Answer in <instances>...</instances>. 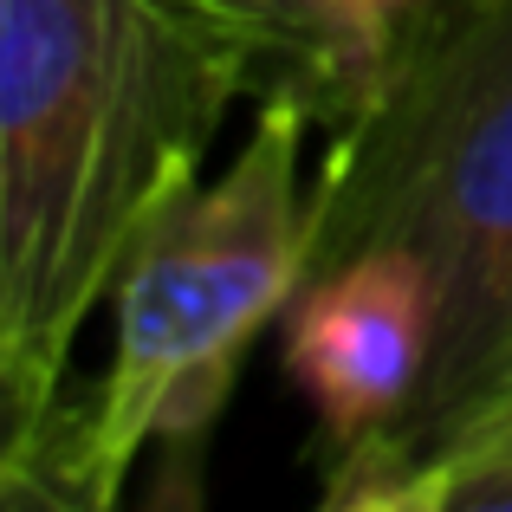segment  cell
I'll list each match as a JSON object with an SVG mask.
<instances>
[{
    "mask_svg": "<svg viewBox=\"0 0 512 512\" xmlns=\"http://www.w3.org/2000/svg\"><path fill=\"white\" fill-rule=\"evenodd\" d=\"M318 104L273 85L247 143L214 182H195L143 227L117 279V357L91 409H78V454L117 500L130 461L188 441L221 415L266 318L292 305L312 253L305 130Z\"/></svg>",
    "mask_w": 512,
    "mask_h": 512,
    "instance_id": "3957f363",
    "label": "cell"
},
{
    "mask_svg": "<svg viewBox=\"0 0 512 512\" xmlns=\"http://www.w3.org/2000/svg\"><path fill=\"white\" fill-rule=\"evenodd\" d=\"M0 512H117V500L91 480L78 454L72 409L0 441Z\"/></svg>",
    "mask_w": 512,
    "mask_h": 512,
    "instance_id": "5b68a950",
    "label": "cell"
},
{
    "mask_svg": "<svg viewBox=\"0 0 512 512\" xmlns=\"http://www.w3.org/2000/svg\"><path fill=\"white\" fill-rule=\"evenodd\" d=\"M266 46L208 0H0V350L26 415Z\"/></svg>",
    "mask_w": 512,
    "mask_h": 512,
    "instance_id": "6da1fadb",
    "label": "cell"
},
{
    "mask_svg": "<svg viewBox=\"0 0 512 512\" xmlns=\"http://www.w3.org/2000/svg\"><path fill=\"white\" fill-rule=\"evenodd\" d=\"M227 20H240L279 65V85H299L318 111H338V33L325 0H208Z\"/></svg>",
    "mask_w": 512,
    "mask_h": 512,
    "instance_id": "8992f818",
    "label": "cell"
},
{
    "mask_svg": "<svg viewBox=\"0 0 512 512\" xmlns=\"http://www.w3.org/2000/svg\"><path fill=\"white\" fill-rule=\"evenodd\" d=\"M409 247L441 299L409 454L512 383V0H441L344 111L312 188L305 273Z\"/></svg>",
    "mask_w": 512,
    "mask_h": 512,
    "instance_id": "7a4b0ae2",
    "label": "cell"
},
{
    "mask_svg": "<svg viewBox=\"0 0 512 512\" xmlns=\"http://www.w3.org/2000/svg\"><path fill=\"white\" fill-rule=\"evenodd\" d=\"M52 415H59V409H52ZM33 422H46V415H26L20 389H13V370H7V350H0V441H13L20 428H33Z\"/></svg>",
    "mask_w": 512,
    "mask_h": 512,
    "instance_id": "30bf717a",
    "label": "cell"
},
{
    "mask_svg": "<svg viewBox=\"0 0 512 512\" xmlns=\"http://www.w3.org/2000/svg\"><path fill=\"white\" fill-rule=\"evenodd\" d=\"M435 512H512V396L474 409L428 448Z\"/></svg>",
    "mask_w": 512,
    "mask_h": 512,
    "instance_id": "52a82bcc",
    "label": "cell"
},
{
    "mask_svg": "<svg viewBox=\"0 0 512 512\" xmlns=\"http://www.w3.org/2000/svg\"><path fill=\"white\" fill-rule=\"evenodd\" d=\"M331 7V33H338V111L344 117L357 104V91L396 59V46L441 7V0H325Z\"/></svg>",
    "mask_w": 512,
    "mask_h": 512,
    "instance_id": "ba28073f",
    "label": "cell"
},
{
    "mask_svg": "<svg viewBox=\"0 0 512 512\" xmlns=\"http://www.w3.org/2000/svg\"><path fill=\"white\" fill-rule=\"evenodd\" d=\"M318 512H435V467L402 454H344L338 493Z\"/></svg>",
    "mask_w": 512,
    "mask_h": 512,
    "instance_id": "9c48e42d",
    "label": "cell"
},
{
    "mask_svg": "<svg viewBox=\"0 0 512 512\" xmlns=\"http://www.w3.org/2000/svg\"><path fill=\"white\" fill-rule=\"evenodd\" d=\"M506 396H512V383H506Z\"/></svg>",
    "mask_w": 512,
    "mask_h": 512,
    "instance_id": "8fae6325",
    "label": "cell"
},
{
    "mask_svg": "<svg viewBox=\"0 0 512 512\" xmlns=\"http://www.w3.org/2000/svg\"><path fill=\"white\" fill-rule=\"evenodd\" d=\"M441 299L409 247H363L312 266L286 305V370L344 454H409Z\"/></svg>",
    "mask_w": 512,
    "mask_h": 512,
    "instance_id": "277c9868",
    "label": "cell"
}]
</instances>
